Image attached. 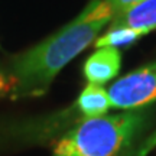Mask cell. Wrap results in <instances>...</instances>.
<instances>
[{
    "label": "cell",
    "instance_id": "6da1fadb",
    "mask_svg": "<svg viewBox=\"0 0 156 156\" xmlns=\"http://www.w3.org/2000/svg\"><path fill=\"white\" fill-rule=\"evenodd\" d=\"M113 17L114 12L107 0H91L74 20L16 56L9 71L15 81L13 98L45 94L56 74L94 42Z\"/></svg>",
    "mask_w": 156,
    "mask_h": 156
},
{
    "label": "cell",
    "instance_id": "7a4b0ae2",
    "mask_svg": "<svg viewBox=\"0 0 156 156\" xmlns=\"http://www.w3.org/2000/svg\"><path fill=\"white\" fill-rule=\"evenodd\" d=\"M146 122L145 113L85 119L56 142L52 156H122Z\"/></svg>",
    "mask_w": 156,
    "mask_h": 156
},
{
    "label": "cell",
    "instance_id": "3957f363",
    "mask_svg": "<svg viewBox=\"0 0 156 156\" xmlns=\"http://www.w3.org/2000/svg\"><path fill=\"white\" fill-rule=\"evenodd\" d=\"M112 107L136 110L156 101V62L134 69L107 90Z\"/></svg>",
    "mask_w": 156,
    "mask_h": 156
},
{
    "label": "cell",
    "instance_id": "277c9868",
    "mask_svg": "<svg viewBox=\"0 0 156 156\" xmlns=\"http://www.w3.org/2000/svg\"><path fill=\"white\" fill-rule=\"evenodd\" d=\"M122 68V54L117 48H98L84 62L83 74L90 84L108 83L117 77Z\"/></svg>",
    "mask_w": 156,
    "mask_h": 156
},
{
    "label": "cell",
    "instance_id": "5b68a950",
    "mask_svg": "<svg viewBox=\"0 0 156 156\" xmlns=\"http://www.w3.org/2000/svg\"><path fill=\"white\" fill-rule=\"evenodd\" d=\"M110 28H133L146 34L156 29V0H143L124 13L113 17Z\"/></svg>",
    "mask_w": 156,
    "mask_h": 156
},
{
    "label": "cell",
    "instance_id": "8992f818",
    "mask_svg": "<svg viewBox=\"0 0 156 156\" xmlns=\"http://www.w3.org/2000/svg\"><path fill=\"white\" fill-rule=\"evenodd\" d=\"M77 108L83 116V120L104 116L112 108V101L107 90L97 84H88L78 95Z\"/></svg>",
    "mask_w": 156,
    "mask_h": 156
},
{
    "label": "cell",
    "instance_id": "52a82bcc",
    "mask_svg": "<svg viewBox=\"0 0 156 156\" xmlns=\"http://www.w3.org/2000/svg\"><path fill=\"white\" fill-rule=\"evenodd\" d=\"M146 35V32L133 28H110L104 35L95 38L94 46L98 48H122L134 44L140 36Z\"/></svg>",
    "mask_w": 156,
    "mask_h": 156
},
{
    "label": "cell",
    "instance_id": "ba28073f",
    "mask_svg": "<svg viewBox=\"0 0 156 156\" xmlns=\"http://www.w3.org/2000/svg\"><path fill=\"white\" fill-rule=\"evenodd\" d=\"M110 6L113 7V12H114V17L119 16V15H122L124 13L126 10H129L130 7H133V6L139 5L140 2H143V0H107ZM113 20V19H112Z\"/></svg>",
    "mask_w": 156,
    "mask_h": 156
},
{
    "label": "cell",
    "instance_id": "9c48e42d",
    "mask_svg": "<svg viewBox=\"0 0 156 156\" xmlns=\"http://www.w3.org/2000/svg\"><path fill=\"white\" fill-rule=\"evenodd\" d=\"M15 88V81L9 73H5L0 69V97L12 93Z\"/></svg>",
    "mask_w": 156,
    "mask_h": 156
},
{
    "label": "cell",
    "instance_id": "30bf717a",
    "mask_svg": "<svg viewBox=\"0 0 156 156\" xmlns=\"http://www.w3.org/2000/svg\"><path fill=\"white\" fill-rule=\"evenodd\" d=\"M153 147H156V132H153L149 137H146L145 142L137 147V152L134 156H147Z\"/></svg>",
    "mask_w": 156,
    "mask_h": 156
}]
</instances>
